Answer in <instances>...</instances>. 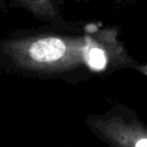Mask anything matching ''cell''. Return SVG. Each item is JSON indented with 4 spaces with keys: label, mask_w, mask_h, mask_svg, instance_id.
I'll use <instances>...</instances> for the list:
<instances>
[{
    "label": "cell",
    "mask_w": 147,
    "mask_h": 147,
    "mask_svg": "<svg viewBox=\"0 0 147 147\" xmlns=\"http://www.w3.org/2000/svg\"><path fill=\"white\" fill-rule=\"evenodd\" d=\"M87 63L93 70H102L107 64L106 54L100 48H91L87 53Z\"/></svg>",
    "instance_id": "2"
},
{
    "label": "cell",
    "mask_w": 147,
    "mask_h": 147,
    "mask_svg": "<svg viewBox=\"0 0 147 147\" xmlns=\"http://www.w3.org/2000/svg\"><path fill=\"white\" fill-rule=\"evenodd\" d=\"M29 52L37 62H53L63 56L65 45L59 38H44L33 42Z\"/></svg>",
    "instance_id": "1"
},
{
    "label": "cell",
    "mask_w": 147,
    "mask_h": 147,
    "mask_svg": "<svg viewBox=\"0 0 147 147\" xmlns=\"http://www.w3.org/2000/svg\"><path fill=\"white\" fill-rule=\"evenodd\" d=\"M134 147H147V138H144V139L138 140Z\"/></svg>",
    "instance_id": "3"
}]
</instances>
